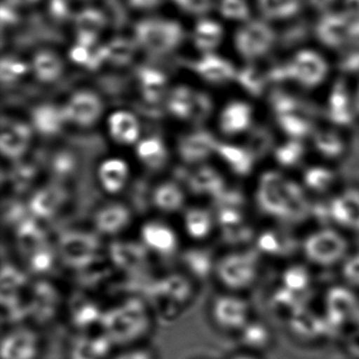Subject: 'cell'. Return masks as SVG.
<instances>
[{
  "instance_id": "1",
  "label": "cell",
  "mask_w": 359,
  "mask_h": 359,
  "mask_svg": "<svg viewBox=\"0 0 359 359\" xmlns=\"http://www.w3.org/2000/svg\"><path fill=\"white\" fill-rule=\"evenodd\" d=\"M102 327L113 344H129L142 338L150 327L146 306L140 299L127 300L102 313Z\"/></svg>"
},
{
  "instance_id": "2",
  "label": "cell",
  "mask_w": 359,
  "mask_h": 359,
  "mask_svg": "<svg viewBox=\"0 0 359 359\" xmlns=\"http://www.w3.org/2000/svg\"><path fill=\"white\" fill-rule=\"evenodd\" d=\"M257 201L268 213L278 217L290 216L302 205L300 189L279 173H269L258 184Z\"/></svg>"
},
{
  "instance_id": "3",
  "label": "cell",
  "mask_w": 359,
  "mask_h": 359,
  "mask_svg": "<svg viewBox=\"0 0 359 359\" xmlns=\"http://www.w3.org/2000/svg\"><path fill=\"white\" fill-rule=\"evenodd\" d=\"M302 252L311 264L327 268L344 262L348 255V243L337 229L320 228L304 237Z\"/></svg>"
},
{
  "instance_id": "4",
  "label": "cell",
  "mask_w": 359,
  "mask_h": 359,
  "mask_svg": "<svg viewBox=\"0 0 359 359\" xmlns=\"http://www.w3.org/2000/svg\"><path fill=\"white\" fill-rule=\"evenodd\" d=\"M214 272L224 287L232 292H241L255 283L259 274V262L254 252H231L215 262Z\"/></svg>"
},
{
  "instance_id": "5",
  "label": "cell",
  "mask_w": 359,
  "mask_h": 359,
  "mask_svg": "<svg viewBox=\"0 0 359 359\" xmlns=\"http://www.w3.org/2000/svg\"><path fill=\"white\" fill-rule=\"evenodd\" d=\"M184 30L178 22L163 18H146L135 27L138 45L152 55H165L184 41Z\"/></svg>"
},
{
  "instance_id": "6",
  "label": "cell",
  "mask_w": 359,
  "mask_h": 359,
  "mask_svg": "<svg viewBox=\"0 0 359 359\" xmlns=\"http://www.w3.org/2000/svg\"><path fill=\"white\" fill-rule=\"evenodd\" d=\"M276 41V32L268 20H250L237 30L234 43L243 60L255 62L269 55Z\"/></svg>"
},
{
  "instance_id": "7",
  "label": "cell",
  "mask_w": 359,
  "mask_h": 359,
  "mask_svg": "<svg viewBox=\"0 0 359 359\" xmlns=\"http://www.w3.org/2000/svg\"><path fill=\"white\" fill-rule=\"evenodd\" d=\"M287 79L304 89L319 87L329 74L327 60L314 50L304 49L296 52L285 62Z\"/></svg>"
},
{
  "instance_id": "8",
  "label": "cell",
  "mask_w": 359,
  "mask_h": 359,
  "mask_svg": "<svg viewBox=\"0 0 359 359\" xmlns=\"http://www.w3.org/2000/svg\"><path fill=\"white\" fill-rule=\"evenodd\" d=\"M249 302L236 294H222L214 298L211 306V316L219 329L241 332L250 319Z\"/></svg>"
},
{
  "instance_id": "9",
  "label": "cell",
  "mask_w": 359,
  "mask_h": 359,
  "mask_svg": "<svg viewBox=\"0 0 359 359\" xmlns=\"http://www.w3.org/2000/svg\"><path fill=\"white\" fill-rule=\"evenodd\" d=\"M191 296V285L184 277L170 275L163 277L153 287L155 306L167 316L168 311L175 314L184 306Z\"/></svg>"
},
{
  "instance_id": "10",
  "label": "cell",
  "mask_w": 359,
  "mask_h": 359,
  "mask_svg": "<svg viewBox=\"0 0 359 359\" xmlns=\"http://www.w3.org/2000/svg\"><path fill=\"white\" fill-rule=\"evenodd\" d=\"M351 16L344 11L323 13L315 28L319 43L332 50L341 49L348 45Z\"/></svg>"
},
{
  "instance_id": "11",
  "label": "cell",
  "mask_w": 359,
  "mask_h": 359,
  "mask_svg": "<svg viewBox=\"0 0 359 359\" xmlns=\"http://www.w3.org/2000/svg\"><path fill=\"white\" fill-rule=\"evenodd\" d=\"M140 238L144 248L163 256L175 253L180 245L175 230L159 220L144 222L140 228Z\"/></svg>"
},
{
  "instance_id": "12",
  "label": "cell",
  "mask_w": 359,
  "mask_h": 359,
  "mask_svg": "<svg viewBox=\"0 0 359 359\" xmlns=\"http://www.w3.org/2000/svg\"><path fill=\"white\" fill-rule=\"evenodd\" d=\"M39 338L29 327H16L8 332L0 346L1 359H36Z\"/></svg>"
},
{
  "instance_id": "13",
  "label": "cell",
  "mask_w": 359,
  "mask_h": 359,
  "mask_svg": "<svg viewBox=\"0 0 359 359\" xmlns=\"http://www.w3.org/2000/svg\"><path fill=\"white\" fill-rule=\"evenodd\" d=\"M67 121L81 127L93 126L102 112L100 98L93 92L79 91L75 93L64 108Z\"/></svg>"
},
{
  "instance_id": "14",
  "label": "cell",
  "mask_w": 359,
  "mask_h": 359,
  "mask_svg": "<svg viewBox=\"0 0 359 359\" xmlns=\"http://www.w3.org/2000/svg\"><path fill=\"white\" fill-rule=\"evenodd\" d=\"M329 212L338 228L359 232V190L348 189L336 195Z\"/></svg>"
},
{
  "instance_id": "15",
  "label": "cell",
  "mask_w": 359,
  "mask_h": 359,
  "mask_svg": "<svg viewBox=\"0 0 359 359\" xmlns=\"http://www.w3.org/2000/svg\"><path fill=\"white\" fill-rule=\"evenodd\" d=\"M32 135V129L27 123L20 121L3 123L0 151L6 158L18 161L22 158L30 148Z\"/></svg>"
},
{
  "instance_id": "16",
  "label": "cell",
  "mask_w": 359,
  "mask_h": 359,
  "mask_svg": "<svg viewBox=\"0 0 359 359\" xmlns=\"http://www.w3.org/2000/svg\"><path fill=\"white\" fill-rule=\"evenodd\" d=\"M132 222V213L123 203H110L100 207L93 216L95 230L104 236L123 233Z\"/></svg>"
},
{
  "instance_id": "17",
  "label": "cell",
  "mask_w": 359,
  "mask_h": 359,
  "mask_svg": "<svg viewBox=\"0 0 359 359\" xmlns=\"http://www.w3.org/2000/svg\"><path fill=\"white\" fill-rule=\"evenodd\" d=\"M218 142L205 130L192 132L180 137L177 144L178 154L184 163L195 165L203 163L212 153L216 152Z\"/></svg>"
},
{
  "instance_id": "18",
  "label": "cell",
  "mask_w": 359,
  "mask_h": 359,
  "mask_svg": "<svg viewBox=\"0 0 359 359\" xmlns=\"http://www.w3.org/2000/svg\"><path fill=\"white\" fill-rule=\"evenodd\" d=\"M130 165L125 159L111 157L104 159L98 165L96 178L104 192L117 195L123 192L130 180Z\"/></svg>"
},
{
  "instance_id": "19",
  "label": "cell",
  "mask_w": 359,
  "mask_h": 359,
  "mask_svg": "<svg viewBox=\"0 0 359 359\" xmlns=\"http://www.w3.org/2000/svg\"><path fill=\"white\" fill-rule=\"evenodd\" d=\"M253 125V108L245 102H230L220 114V131L226 136H236L249 131Z\"/></svg>"
},
{
  "instance_id": "20",
  "label": "cell",
  "mask_w": 359,
  "mask_h": 359,
  "mask_svg": "<svg viewBox=\"0 0 359 359\" xmlns=\"http://www.w3.org/2000/svg\"><path fill=\"white\" fill-rule=\"evenodd\" d=\"M193 68L205 81L214 85L236 81L237 71L232 62L215 54L205 53L198 62L193 64Z\"/></svg>"
},
{
  "instance_id": "21",
  "label": "cell",
  "mask_w": 359,
  "mask_h": 359,
  "mask_svg": "<svg viewBox=\"0 0 359 359\" xmlns=\"http://www.w3.org/2000/svg\"><path fill=\"white\" fill-rule=\"evenodd\" d=\"M108 24L107 16L100 10L87 8L79 12L75 18L77 32V45L93 48L98 33Z\"/></svg>"
},
{
  "instance_id": "22",
  "label": "cell",
  "mask_w": 359,
  "mask_h": 359,
  "mask_svg": "<svg viewBox=\"0 0 359 359\" xmlns=\"http://www.w3.org/2000/svg\"><path fill=\"white\" fill-rule=\"evenodd\" d=\"M327 116L336 125L346 126L352 123L354 113V98L351 97L344 83H336L327 98Z\"/></svg>"
},
{
  "instance_id": "23",
  "label": "cell",
  "mask_w": 359,
  "mask_h": 359,
  "mask_svg": "<svg viewBox=\"0 0 359 359\" xmlns=\"http://www.w3.org/2000/svg\"><path fill=\"white\" fill-rule=\"evenodd\" d=\"M97 243L91 235L71 234L65 237L62 243V253L65 260L73 264H85L94 259Z\"/></svg>"
},
{
  "instance_id": "24",
  "label": "cell",
  "mask_w": 359,
  "mask_h": 359,
  "mask_svg": "<svg viewBox=\"0 0 359 359\" xmlns=\"http://www.w3.org/2000/svg\"><path fill=\"white\" fill-rule=\"evenodd\" d=\"M66 121H68L64 108H58L54 104H41L32 111L33 128L41 135H57Z\"/></svg>"
},
{
  "instance_id": "25",
  "label": "cell",
  "mask_w": 359,
  "mask_h": 359,
  "mask_svg": "<svg viewBox=\"0 0 359 359\" xmlns=\"http://www.w3.org/2000/svg\"><path fill=\"white\" fill-rule=\"evenodd\" d=\"M109 130L112 140L123 146L137 144L140 125L137 118L129 112H116L109 118Z\"/></svg>"
},
{
  "instance_id": "26",
  "label": "cell",
  "mask_w": 359,
  "mask_h": 359,
  "mask_svg": "<svg viewBox=\"0 0 359 359\" xmlns=\"http://www.w3.org/2000/svg\"><path fill=\"white\" fill-rule=\"evenodd\" d=\"M136 157L150 170H161L169 159L167 147L158 136H149L136 144Z\"/></svg>"
},
{
  "instance_id": "27",
  "label": "cell",
  "mask_w": 359,
  "mask_h": 359,
  "mask_svg": "<svg viewBox=\"0 0 359 359\" xmlns=\"http://www.w3.org/2000/svg\"><path fill=\"white\" fill-rule=\"evenodd\" d=\"M186 194L184 190L173 182H163L157 184L152 192V203L163 213H176L184 209Z\"/></svg>"
},
{
  "instance_id": "28",
  "label": "cell",
  "mask_w": 359,
  "mask_h": 359,
  "mask_svg": "<svg viewBox=\"0 0 359 359\" xmlns=\"http://www.w3.org/2000/svg\"><path fill=\"white\" fill-rule=\"evenodd\" d=\"M137 77L144 100L153 104L163 100L167 88V77L165 74L157 69L142 67L138 70Z\"/></svg>"
},
{
  "instance_id": "29",
  "label": "cell",
  "mask_w": 359,
  "mask_h": 359,
  "mask_svg": "<svg viewBox=\"0 0 359 359\" xmlns=\"http://www.w3.org/2000/svg\"><path fill=\"white\" fill-rule=\"evenodd\" d=\"M214 219L209 210L201 207L189 208L184 214V228L194 241H203L213 231Z\"/></svg>"
},
{
  "instance_id": "30",
  "label": "cell",
  "mask_w": 359,
  "mask_h": 359,
  "mask_svg": "<svg viewBox=\"0 0 359 359\" xmlns=\"http://www.w3.org/2000/svg\"><path fill=\"white\" fill-rule=\"evenodd\" d=\"M306 0H257L258 9L268 22L287 20L298 15Z\"/></svg>"
},
{
  "instance_id": "31",
  "label": "cell",
  "mask_w": 359,
  "mask_h": 359,
  "mask_svg": "<svg viewBox=\"0 0 359 359\" xmlns=\"http://www.w3.org/2000/svg\"><path fill=\"white\" fill-rule=\"evenodd\" d=\"M113 346L106 334L83 337L73 346L71 359H106Z\"/></svg>"
},
{
  "instance_id": "32",
  "label": "cell",
  "mask_w": 359,
  "mask_h": 359,
  "mask_svg": "<svg viewBox=\"0 0 359 359\" xmlns=\"http://www.w3.org/2000/svg\"><path fill=\"white\" fill-rule=\"evenodd\" d=\"M33 69L39 81L53 83L62 74L64 64L55 53L49 50H43L35 55Z\"/></svg>"
},
{
  "instance_id": "33",
  "label": "cell",
  "mask_w": 359,
  "mask_h": 359,
  "mask_svg": "<svg viewBox=\"0 0 359 359\" xmlns=\"http://www.w3.org/2000/svg\"><path fill=\"white\" fill-rule=\"evenodd\" d=\"M277 123L280 129L292 140H302L312 133V123L310 117L302 112V107L285 114L276 115Z\"/></svg>"
},
{
  "instance_id": "34",
  "label": "cell",
  "mask_w": 359,
  "mask_h": 359,
  "mask_svg": "<svg viewBox=\"0 0 359 359\" xmlns=\"http://www.w3.org/2000/svg\"><path fill=\"white\" fill-rule=\"evenodd\" d=\"M222 27L214 20H201L195 27V46L205 53L216 49L222 43Z\"/></svg>"
},
{
  "instance_id": "35",
  "label": "cell",
  "mask_w": 359,
  "mask_h": 359,
  "mask_svg": "<svg viewBox=\"0 0 359 359\" xmlns=\"http://www.w3.org/2000/svg\"><path fill=\"white\" fill-rule=\"evenodd\" d=\"M327 312L331 316H337V320L348 319L354 314L357 300L348 289H335L327 296Z\"/></svg>"
},
{
  "instance_id": "36",
  "label": "cell",
  "mask_w": 359,
  "mask_h": 359,
  "mask_svg": "<svg viewBox=\"0 0 359 359\" xmlns=\"http://www.w3.org/2000/svg\"><path fill=\"white\" fill-rule=\"evenodd\" d=\"M195 94L196 92L184 86L175 88L170 92L168 97V110L177 118L190 119L193 104H194Z\"/></svg>"
},
{
  "instance_id": "37",
  "label": "cell",
  "mask_w": 359,
  "mask_h": 359,
  "mask_svg": "<svg viewBox=\"0 0 359 359\" xmlns=\"http://www.w3.org/2000/svg\"><path fill=\"white\" fill-rule=\"evenodd\" d=\"M216 153L226 161V165L237 173L247 171L251 163V154L249 151L232 144H220L216 147Z\"/></svg>"
},
{
  "instance_id": "38",
  "label": "cell",
  "mask_w": 359,
  "mask_h": 359,
  "mask_svg": "<svg viewBox=\"0 0 359 359\" xmlns=\"http://www.w3.org/2000/svg\"><path fill=\"white\" fill-rule=\"evenodd\" d=\"M108 60L116 66L130 64L135 55V43L123 37H116L106 46Z\"/></svg>"
},
{
  "instance_id": "39",
  "label": "cell",
  "mask_w": 359,
  "mask_h": 359,
  "mask_svg": "<svg viewBox=\"0 0 359 359\" xmlns=\"http://www.w3.org/2000/svg\"><path fill=\"white\" fill-rule=\"evenodd\" d=\"M316 150L327 158H335L342 154L344 144L341 137L331 130H323L314 135Z\"/></svg>"
},
{
  "instance_id": "40",
  "label": "cell",
  "mask_w": 359,
  "mask_h": 359,
  "mask_svg": "<svg viewBox=\"0 0 359 359\" xmlns=\"http://www.w3.org/2000/svg\"><path fill=\"white\" fill-rule=\"evenodd\" d=\"M243 344L252 350H262L270 344V330L259 323L250 321L241 331Z\"/></svg>"
},
{
  "instance_id": "41",
  "label": "cell",
  "mask_w": 359,
  "mask_h": 359,
  "mask_svg": "<svg viewBox=\"0 0 359 359\" xmlns=\"http://www.w3.org/2000/svg\"><path fill=\"white\" fill-rule=\"evenodd\" d=\"M60 195L54 189L41 190L36 193L31 201V209L36 215L50 216L55 212L56 208L60 207Z\"/></svg>"
},
{
  "instance_id": "42",
  "label": "cell",
  "mask_w": 359,
  "mask_h": 359,
  "mask_svg": "<svg viewBox=\"0 0 359 359\" xmlns=\"http://www.w3.org/2000/svg\"><path fill=\"white\" fill-rule=\"evenodd\" d=\"M236 81L248 93L254 96L260 95L266 86V76H264L255 67H245L237 72Z\"/></svg>"
},
{
  "instance_id": "43",
  "label": "cell",
  "mask_w": 359,
  "mask_h": 359,
  "mask_svg": "<svg viewBox=\"0 0 359 359\" xmlns=\"http://www.w3.org/2000/svg\"><path fill=\"white\" fill-rule=\"evenodd\" d=\"M219 12L222 18L235 22H249L251 10L245 0H220Z\"/></svg>"
},
{
  "instance_id": "44",
  "label": "cell",
  "mask_w": 359,
  "mask_h": 359,
  "mask_svg": "<svg viewBox=\"0 0 359 359\" xmlns=\"http://www.w3.org/2000/svg\"><path fill=\"white\" fill-rule=\"evenodd\" d=\"M304 144L299 140H292L290 138L289 142H285L277 149L276 158L279 163L283 165H290L299 161L304 155Z\"/></svg>"
},
{
  "instance_id": "45",
  "label": "cell",
  "mask_w": 359,
  "mask_h": 359,
  "mask_svg": "<svg viewBox=\"0 0 359 359\" xmlns=\"http://www.w3.org/2000/svg\"><path fill=\"white\" fill-rule=\"evenodd\" d=\"M28 67L25 62L13 57H4L0 66V77L4 85L15 83L20 76L26 74Z\"/></svg>"
},
{
  "instance_id": "46",
  "label": "cell",
  "mask_w": 359,
  "mask_h": 359,
  "mask_svg": "<svg viewBox=\"0 0 359 359\" xmlns=\"http://www.w3.org/2000/svg\"><path fill=\"white\" fill-rule=\"evenodd\" d=\"M184 262L192 272L199 276H205L210 272V269H212V264L207 254L197 250L188 252L184 255Z\"/></svg>"
},
{
  "instance_id": "47",
  "label": "cell",
  "mask_w": 359,
  "mask_h": 359,
  "mask_svg": "<svg viewBox=\"0 0 359 359\" xmlns=\"http://www.w3.org/2000/svg\"><path fill=\"white\" fill-rule=\"evenodd\" d=\"M212 109H213V104H212L211 98L205 93L196 92L190 121H195V123H201V121H205L211 114Z\"/></svg>"
},
{
  "instance_id": "48",
  "label": "cell",
  "mask_w": 359,
  "mask_h": 359,
  "mask_svg": "<svg viewBox=\"0 0 359 359\" xmlns=\"http://www.w3.org/2000/svg\"><path fill=\"white\" fill-rule=\"evenodd\" d=\"M342 278L351 287H359V253L346 256L341 264Z\"/></svg>"
},
{
  "instance_id": "49",
  "label": "cell",
  "mask_w": 359,
  "mask_h": 359,
  "mask_svg": "<svg viewBox=\"0 0 359 359\" xmlns=\"http://www.w3.org/2000/svg\"><path fill=\"white\" fill-rule=\"evenodd\" d=\"M306 176L309 187L315 190H323L327 188L333 180L332 172L323 168H312L310 171L306 172Z\"/></svg>"
},
{
  "instance_id": "50",
  "label": "cell",
  "mask_w": 359,
  "mask_h": 359,
  "mask_svg": "<svg viewBox=\"0 0 359 359\" xmlns=\"http://www.w3.org/2000/svg\"><path fill=\"white\" fill-rule=\"evenodd\" d=\"M285 287L293 290L304 289L309 281V276L306 271L302 268L289 269L285 273Z\"/></svg>"
},
{
  "instance_id": "51",
  "label": "cell",
  "mask_w": 359,
  "mask_h": 359,
  "mask_svg": "<svg viewBox=\"0 0 359 359\" xmlns=\"http://www.w3.org/2000/svg\"><path fill=\"white\" fill-rule=\"evenodd\" d=\"M184 11L196 15H203L212 9V0H175Z\"/></svg>"
},
{
  "instance_id": "52",
  "label": "cell",
  "mask_w": 359,
  "mask_h": 359,
  "mask_svg": "<svg viewBox=\"0 0 359 359\" xmlns=\"http://www.w3.org/2000/svg\"><path fill=\"white\" fill-rule=\"evenodd\" d=\"M50 12L52 18L57 20H66L69 16V7L67 0H51Z\"/></svg>"
},
{
  "instance_id": "53",
  "label": "cell",
  "mask_w": 359,
  "mask_h": 359,
  "mask_svg": "<svg viewBox=\"0 0 359 359\" xmlns=\"http://www.w3.org/2000/svg\"><path fill=\"white\" fill-rule=\"evenodd\" d=\"M113 359H154L152 353L144 348H132L117 355Z\"/></svg>"
},
{
  "instance_id": "54",
  "label": "cell",
  "mask_w": 359,
  "mask_h": 359,
  "mask_svg": "<svg viewBox=\"0 0 359 359\" xmlns=\"http://www.w3.org/2000/svg\"><path fill=\"white\" fill-rule=\"evenodd\" d=\"M348 45L352 46L355 49H359V14L351 16Z\"/></svg>"
},
{
  "instance_id": "55",
  "label": "cell",
  "mask_w": 359,
  "mask_h": 359,
  "mask_svg": "<svg viewBox=\"0 0 359 359\" xmlns=\"http://www.w3.org/2000/svg\"><path fill=\"white\" fill-rule=\"evenodd\" d=\"M356 53H352L342 62V68L346 72L358 73L359 72V49Z\"/></svg>"
},
{
  "instance_id": "56",
  "label": "cell",
  "mask_w": 359,
  "mask_h": 359,
  "mask_svg": "<svg viewBox=\"0 0 359 359\" xmlns=\"http://www.w3.org/2000/svg\"><path fill=\"white\" fill-rule=\"evenodd\" d=\"M336 1L337 0H308V3L313 9L323 13L330 12V9L335 5Z\"/></svg>"
},
{
  "instance_id": "57",
  "label": "cell",
  "mask_w": 359,
  "mask_h": 359,
  "mask_svg": "<svg viewBox=\"0 0 359 359\" xmlns=\"http://www.w3.org/2000/svg\"><path fill=\"white\" fill-rule=\"evenodd\" d=\"M163 1V0H128L129 5L135 9H153Z\"/></svg>"
},
{
  "instance_id": "58",
  "label": "cell",
  "mask_w": 359,
  "mask_h": 359,
  "mask_svg": "<svg viewBox=\"0 0 359 359\" xmlns=\"http://www.w3.org/2000/svg\"><path fill=\"white\" fill-rule=\"evenodd\" d=\"M344 10L348 16L358 15L359 0H344Z\"/></svg>"
},
{
  "instance_id": "59",
  "label": "cell",
  "mask_w": 359,
  "mask_h": 359,
  "mask_svg": "<svg viewBox=\"0 0 359 359\" xmlns=\"http://www.w3.org/2000/svg\"><path fill=\"white\" fill-rule=\"evenodd\" d=\"M8 4H10V5L12 6H16V5H25V4H32L35 3V1H37V0H6Z\"/></svg>"
},
{
  "instance_id": "60",
  "label": "cell",
  "mask_w": 359,
  "mask_h": 359,
  "mask_svg": "<svg viewBox=\"0 0 359 359\" xmlns=\"http://www.w3.org/2000/svg\"><path fill=\"white\" fill-rule=\"evenodd\" d=\"M231 359H260L259 357L254 354H249V353H243V354L236 355Z\"/></svg>"
},
{
  "instance_id": "61",
  "label": "cell",
  "mask_w": 359,
  "mask_h": 359,
  "mask_svg": "<svg viewBox=\"0 0 359 359\" xmlns=\"http://www.w3.org/2000/svg\"><path fill=\"white\" fill-rule=\"evenodd\" d=\"M353 98H354L355 110H356V112L359 114V85L358 87H357L356 92H355Z\"/></svg>"
}]
</instances>
